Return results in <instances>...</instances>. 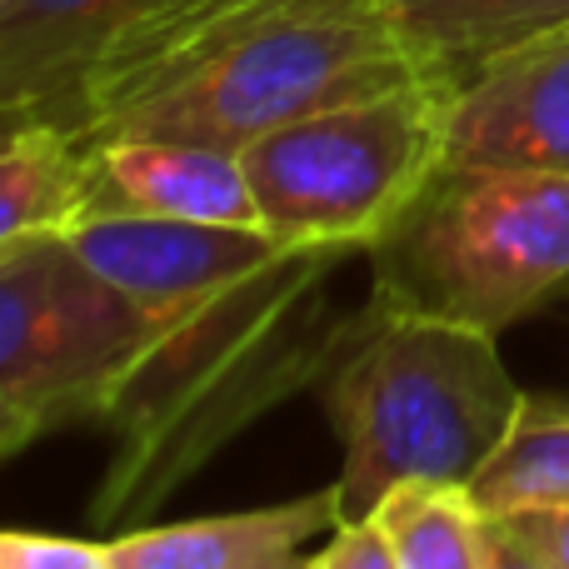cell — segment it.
<instances>
[{
	"label": "cell",
	"instance_id": "1",
	"mask_svg": "<svg viewBox=\"0 0 569 569\" xmlns=\"http://www.w3.org/2000/svg\"><path fill=\"white\" fill-rule=\"evenodd\" d=\"M70 240L150 315V345L106 420L116 450L90 500V525L120 535L266 410L315 390L345 330L335 276L360 250L176 220H90Z\"/></svg>",
	"mask_w": 569,
	"mask_h": 569
},
{
	"label": "cell",
	"instance_id": "2",
	"mask_svg": "<svg viewBox=\"0 0 569 569\" xmlns=\"http://www.w3.org/2000/svg\"><path fill=\"white\" fill-rule=\"evenodd\" d=\"M430 80L380 0H170L106 56L60 126L80 140H250Z\"/></svg>",
	"mask_w": 569,
	"mask_h": 569
},
{
	"label": "cell",
	"instance_id": "3",
	"mask_svg": "<svg viewBox=\"0 0 569 569\" xmlns=\"http://www.w3.org/2000/svg\"><path fill=\"white\" fill-rule=\"evenodd\" d=\"M500 335L395 315L365 300L315 380L340 440V515L365 520L405 480L475 485L510 445L530 390L500 360Z\"/></svg>",
	"mask_w": 569,
	"mask_h": 569
},
{
	"label": "cell",
	"instance_id": "4",
	"mask_svg": "<svg viewBox=\"0 0 569 569\" xmlns=\"http://www.w3.org/2000/svg\"><path fill=\"white\" fill-rule=\"evenodd\" d=\"M365 260L385 310L505 335L569 284V176L445 160Z\"/></svg>",
	"mask_w": 569,
	"mask_h": 569
},
{
	"label": "cell",
	"instance_id": "5",
	"mask_svg": "<svg viewBox=\"0 0 569 569\" xmlns=\"http://www.w3.org/2000/svg\"><path fill=\"white\" fill-rule=\"evenodd\" d=\"M146 345V305L70 236L0 246V455L106 425Z\"/></svg>",
	"mask_w": 569,
	"mask_h": 569
},
{
	"label": "cell",
	"instance_id": "6",
	"mask_svg": "<svg viewBox=\"0 0 569 569\" xmlns=\"http://www.w3.org/2000/svg\"><path fill=\"white\" fill-rule=\"evenodd\" d=\"M445 80H410L365 100L325 106L240 150L260 226L300 246L370 240L445 166Z\"/></svg>",
	"mask_w": 569,
	"mask_h": 569
},
{
	"label": "cell",
	"instance_id": "7",
	"mask_svg": "<svg viewBox=\"0 0 569 569\" xmlns=\"http://www.w3.org/2000/svg\"><path fill=\"white\" fill-rule=\"evenodd\" d=\"M445 160L569 176V26L485 60L450 86Z\"/></svg>",
	"mask_w": 569,
	"mask_h": 569
},
{
	"label": "cell",
	"instance_id": "8",
	"mask_svg": "<svg viewBox=\"0 0 569 569\" xmlns=\"http://www.w3.org/2000/svg\"><path fill=\"white\" fill-rule=\"evenodd\" d=\"M170 0H0V120L60 126L86 80Z\"/></svg>",
	"mask_w": 569,
	"mask_h": 569
},
{
	"label": "cell",
	"instance_id": "9",
	"mask_svg": "<svg viewBox=\"0 0 569 569\" xmlns=\"http://www.w3.org/2000/svg\"><path fill=\"white\" fill-rule=\"evenodd\" d=\"M96 220L260 226L240 150L126 136L96 146Z\"/></svg>",
	"mask_w": 569,
	"mask_h": 569
},
{
	"label": "cell",
	"instance_id": "10",
	"mask_svg": "<svg viewBox=\"0 0 569 569\" xmlns=\"http://www.w3.org/2000/svg\"><path fill=\"white\" fill-rule=\"evenodd\" d=\"M340 525V490L325 485L260 510L120 530L110 550L116 569H305V545L330 540Z\"/></svg>",
	"mask_w": 569,
	"mask_h": 569
},
{
	"label": "cell",
	"instance_id": "11",
	"mask_svg": "<svg viewBox=\"0 0 569 569\" xmlns=\"http://www.w3.org/2000/svg\"><path fill=\"white\" fill-rule=\"evenodd\" d=\"M96 220V146L50 120L6 126L0 150V246L76 236Z\"/></svg>",
	"mask_w": 569,
	"mask_h": 569
},
{
	"label": "cell",
	"instance_id": "12",
	"mask_svg": "<svg viewBox=\"0 0 569 569\" xmlns=\"http://www.w3.org/2000/svg\"><path fill=\"white\" fill-rule=\"evenodd\" d=\"M430 80L460 86L485 60L569 26V0H380Z\"/></svg>",
	"mask_w": 569,
	"mask_h": 569
},
{
	"label": "cell",
	"instance_id": "13",
	"mask_svg": "<svg viewBox=\"0 0 569 569\" xmlns=\"http://www.w3.org/2000/svg\"><path fill=\"white\" fill-rule=\"evenodd\" d=\"M400 569H490V515L470 485L405 480L375 505Z\"/></svg>",
	"mask_w": 569,
	"mask_h": 569
},
{
	"label": "cell",
	"instance_id": "14",
	"mask_svg": "<svg viewBox=\"0 0 569 569\" xmlns=\"http://www.w3.org/2000/svg\"><path fill=\"white\" fill-rule=\"evenodd\" d=\"M485 515L569 505V390L530 395L500 460L470 485Z\"/></svg>",
	"mask_w": 569,
	"mask_h": 569
},
{
	"label": "cell",
	"instance_id": "15",
	"mask_svg": "<svg viewBox=\"0 0 569 569\" xmlns=\"http://www.w3.org/2000/svg\"><path fill=\"white\" fill-rule=\"evenodd\" d=\"M0 569H116V550L110 540L6 530L0 535Z\"/></svg>",
	"mask_w": 569,
	"mask_h": 569
},
{
	"label": "cell",
	"instance_id": "16",
	"mask_svg": "<svg viewBox=\"0 0 569 569\" xmlns=\"http://www.w3.org/2000/svg\"><path fill=\"white\" fill-rule=\"evenodd\" d=\"M305 569H400V560H395L385 530L375 525V515H365V520H345L320 545V555L305 560Z\"/></svg>",
	"mask_w": 569,
	"mask_h": 569
},
{
	"label": "cell",
	"instance_id": "17",
	"mask_svg": "<svg viewBox=\"0 0 569 569\" xmlns=\"http://www.w3.org/2000/svg\"><path fill=\"white\" fill-rule=\"evenodd\" d=\"M505 520L555 569H569V505H530V510H510Z\"/></svg>",
	"mask_w": 569,
	"mask_h": 569
},
{
	"label": "cell",
	"instance_id": "18",
	"mask_svg": "<svg viewBox=\"0 0 569 569\" xmlns=\"http://www.w3.org/2000/svg\"><path fill=\"white\" fill-rule=\"evenodd\" d=\"M490 569H555V565L505 515H490Z\"/></svg>",
	"mask_w": 569,
	"mask_h": 569
}]
</instances>
